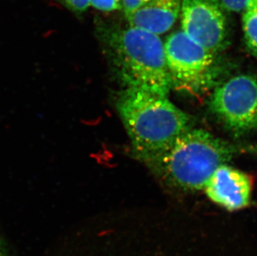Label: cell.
I'll use <instances>...</instances> for the list:
<instances>
[{
	"instance_id": "6",
	"label": "cell",
	"mask_w": 257,
	"mask_h": 256,
	"mask_svg": "<svg viewBox=\"0 0 257 256\" xmlns=\"http://www.w3.org/2000/svg\"><path fill=\"white\" fill-rule=\"evenodd\" d=\"M221 0H182V30L193 41L216 53L225 49L226 19Z\"/></svg>"
},
{
	"instance_id": "4",
	"label": "cell",
	"mask_w": 257,
	"mask_h": 256,
	"mask_svg": "<svg viewBox=\"0 0 257 256\" xmlns=\"http://www.w3.org/2000/svg\"><path fill=\"white\" fill-rule=\"evenodd\" d=\"M164 48L172 87L201 94L215 84L219 76L215 53L193 41L182 30L172 33Z\"/></svg>"
},
{
	"instance_id": "1",
	"label": "cell",
	"mask_w": 257,
	"mask_h": 256,
	"mask_svg": "<svg viewBox=\"0 0 257 256\" xmlns=\"http://www.w3.org/2000/svg\"><path fill=\"white\" fill-rule=\"evenodd\" d=\"M97 37L112 71L126 87L168 97L172 88L160 37L136 27L99 24Z\"/></svg>"
},
{
	"instance_id": "9",
	"label": "cell",
	"mask_w": 257,
	"mask_h": 256,
	"mask_svg": "<svg viewBox=\"0 0 257 256\" xmlns=\"http://www.w3.org/2000/svg\"><path fill=\"white\" fill-rule=\"evenodd\" d=\"M242 24L246 44L257 54V0H248L243 10Z\"/></svg>"
},
{
	"instance_id": "14",
	"label": "cell",
	"mask_w": 257,
	"mask_h": 256,
	"mask_svg": "<svg viewBox=\"0 0 257 256\" xmlns=\"http://www.w3.org/2000/svg\"><path fill=\"white\" fill-rule=\"evenodd\" d=\"M0 256H9L8 255L6 249H5L4 244H3L1 239H0Z\"/></svg>"
},
{
	"instance_id": "10",
	"label": "cell",
	"mask_w": 257,
	"mask_h": 256,
	"mask_svg": "<svg viewBox=\"0 0 257 256\" xmlns=\"http://www.w3.org/2000/svg\"><path fill=\"white\" fill-rule=\"evenodd\" d=\"M90 6L102 12H113L122 8V0H89Z\"/></svg>"
},
{
	"instance_id": "3",
	"label": "cell",
	"mask_w": 257,
	"mask_h": 256,
	"mask_svg": "<svg viewBox=\"0 0 257 256\" xmlns=\"http://www.w3.org/2000/svg\"><path fill=\"white\" fill-rule=\"evenodd\" d=\"M116 106L138 158L164 150L192 129L191 117L168 97L126 87Z\"/></svg>"
},
{
	"instance_id": "5",
	"label": "cell",
	"mask_w": 257,
	"mask_h": 256,
	"mask_svg": "<svg viewBox=\"0 0 257 256\" xmlns=\"http://www.w3.org/2000/svg\"><path fill=\"white\" fill-rule=\"evenodd\" d=\"M211 109L232 133L257 130L256 77L235 76L216 87L211 96Z\"/></svg>"
},
{
	"instance_id": "11",
	"label": "cell",
	"mask_w": 257,
	"mask_h": 256,
	"mask_svg": "<svg viewBox=\"0 0 257 256\" xmlns=\"http://www.w3.org/2000/svg\"><path fill=\"white\" fill-rule=\"evenodd\" d=\"M63 7L76 15H82L89 8V0H56Z\"/></svg>"
},
{
	"instance_id": "8",
	"label": "cell",
	"mask_w": 257,
	"mask_h": 256,
	"mask_svg": "<svg viewBox=\"0 0 257 256\" xmlns=\"http://www.w3.org/2000/svg\"><path fill=\"white\" fill-rule=\"evenodd\" d=\"M182 0H149L126 17L127 24L160 35L169 31L181 15Z\"/></svg>"
},
{
	"instance_id": "2",
	"label": "cell",
	"mask_w": 257,
	"mask_h": 256,
	"mask_svg": "<svg viewBox=\"0 0 257 256\" xmlns=\"http://www.w3.org/2000/svg\"><path fill=\"white\" fill-rule=\"evenodd\" d=\"M248 150L254 148L234 145L206 131L190 129L164 150L138 159L169 186L196 191L205 187L221 165Z\"/></svg>"
},
{
	"instance_id": "12",
	"label": "cell",
	"mask_w": 257,
	"mask_h": 256,
	"mask_svg": "<svg viewBox=\"0 0 257 256\" xmlns=\"http://www.w3.org/2000/svg\"><path fill=\"white\" fill-rule=\"evenodd\" d=\"M149 0H122V10L125 17H128L132 14L140 9Z\"/></svg>"
},
{
	"instance_id": "7",
	"label": "cell",
	"mask_w": 257,
	"mask_h": 256,
	"mask_svg": "<svg viewBox=\"0 0 257 256\" xmlns=\"http://www.w3.org/2000/svg\"><path fill=\"white\" fill-rule=\"evenodd\" d=\"M204 189L212 202L234 211L250 205L252 180L240 170L221 165L211 175Z\"/></svg>"
},
{
	"instance_id": "13",
	"label": "cell",
	"mask_w": 257,
	"mask_h": 256,
	"mask_svg": "<svg viewBox=\"0 0 257 256\" xmlns=\"http://www.w3.org/2000/svg\"><path fill=\"white\" fill-rule=\"evenodd\" d=\"M224 9L230 12L240 13L245 10L248 0H221Z\"/></svg>"
}]
</instances>
